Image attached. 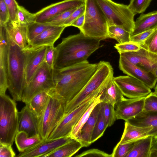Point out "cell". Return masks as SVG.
Returning a JSON list of instances; mask_svg holds the SVG:
<instances>
[{
  "label": "cell",
  "instance_id": "obj_32",
  "mask_svg": "<svg viewBox=\"0 0 157 157\" xmlns=\"http://www.w3.org/2000/svg\"><path fill=\"white\" fill-rule=\"evenodd\" d=\"M108 127L103 114V104L101 106L92 135L91 143H93L103 135L106 129Z\"/></svg>",
  "mask_w": 157,
  "mask_h": 157
},
{
  "label": "cell",
  "instance_id": "obj_50",
  "mask_svg": "<svg viewBox=\"0 0 157 157\" xmlns=\"http://www.w3.org/2000/svg\"><path fill=\"white\" fill-rule=\"evenodd\" d=\"M149 157H157V140L153 137Z\"/></svg>",
  "mask_w": 157,
  "mask_h": 157
},
{
  "label": "cell",
  "instance_id": "obj_53",
  "mask_svg": "<svg viewBox=\"0 0 157 157\" xmlns=\"http://www.w3.org/2000/svg\"><path fill=\"white\" fill-rule=\"evenodd\" d=\"M154 137L155 138V139L156 140H157V136H156L155 137Z\"/></svg>",
  "mask_w": 157,
  "mask_h": 157
},
{
  "label": "cell",
  "instance_id": "obj_47",
  "mask_svg": "<svg viewBox=\"0 0 157 157\" xmlns=\"http://www.w3.org/2000/svg\"><path fill=\"white\" fill-rule=\"evenodd\" d=\"M55 47L54 45L47 46L44 61L52 69L55 58Z\"/></svg>",
  "mask_w": 157,
  "mask_h": 157
},
{
  "label": "cell",
  "instance_id": "obj_9",
  "mask_svg": "<svg viewBox=\"0 0 157 157\" xmlns=\"http://www.w3.org/2000/svg\"><path fill=\"white\" fill-rule=\"evenodd\" d=\"M53 69L44 61L40 67L24 90L21 101L25 104L36 94L50 91L55 86Z\"/></svg>",
  "mask_w": 157,
  "mask_h": 157
},
{
  "label": "cell",
  "instance_id": "obj_22",
  "mask_svg": "<svg viewBox=\"0 0 157 157\" xmlns=\"http://www.w3.org/2000/svg\"><path fill=\"white\" fill-rule=\"evenodd\" d=\"M131 124L139 127H152L148 136H157V112L143 110L135 117L127 121Z\"/></svg>",
  "mask_w": 157,
  "mask_h": 157
},
{
  "label": "cell",
  "instance_id": "obj_23",
  "mask_svg": "<svg viewBox=\"0 0 157 157\" xmlns=\"http://www.w3.org/2000/svg\"><path fill=\"white\" fill-rule=\"evenodd\" d=\"M152 129V127L137 126L125 121L123 133L118 143L123 144L148 136V133Z\"/></svg>",
  "mask_w": 157,
  "mask_h": 157
},
{
  "label": "cell",
  "instance_id": "obj_42",
  "mask_svg": "<svg viewBox=\"0 0 157 157\" xmlns=\"http://www.w3.org/2000/svg\"><path fill=\"white\" fill-rule=\"evenodd\" d=\"M75 157H112V155L98 149L93 148L86 151Z\"/></svg>",
  "mask_w": 157,
  "mask_h": 157
},
{
  "label": "cell",
  "instance_id": "obj_36",
  "mask_svg": "<svg viewBox=\"0 0 157 157\" xmlns=\"http://www.w3.org/2000/svg\"><path fill=\"white\" fill-rule=\"evenodd\" d=\"M152 0H130L128 5L129 9L135 15L144 13Z\"/></svg>",
  "mask_w": 157,
  "mask_h": 157
},
{
  "label": "cell",
  "instance_id": "obj_27",
  "mask_svg": "<svg viewBox=\"0 0 157 157\" xmlns=\"http://www.w3.org/2000/svg\"><path fill=\"white\" fill-rule=\"evenodd\" d=\"M49 92L43 91L36 94L26 104L38 119L41 116L46 106L50 96Z\"/></svg>",
  "mask_w": 157,
  "mask_h": 157
},
{
  "label": "cell",
  "instance_id": "obj_46",
  "mask_svg": "<svg viewBox=\"0 0 157 157\" xmlns=\"http://www.w3.org/2000/svg\"><path fill=\"white\" fill-rule=\"evenodd\" d=\"M155 29L146 31L134 35H131L130 41L141 44L146 40Z\"/></svg>",
  "mask_w": 157,
  "mask_h": 157
},
{
  "label": "cell",
  "instance_id": "obj_11",
  "mask_svg": "<svg viewBox=\"0 0 157 157\" xmlns=\"http://www.w3.org/2000/svg\"><path fill=\"white\" fill-rule=\"evenodd\" d=\"M113 80L123 95L128 98L146 97L151 92V89L143 82L128 75L113 77Z\"/></svg>",
  "mask_w": 157,
  "mask_h": 157
},
{
  "label": "cell",
  "instance_id": "obj_7",
  "mask_svg": "<svg viewBox=\"0 0 157 157\" xmlns=\"http://www.w3.org/2000/svg\"><path fill=\"white\" fill-rule=\"evenodd\" d=\"M96 1L106 18L108 26L120 27L131 34L135 25V15L128 5L117 3L112 0Z\"/></svg>",
  "mask_w": 157,
  "mask_h": 157
},
{
  "label": "cell",
  "instance_id": "obj_14",
  "mask_svg": "<svg viewBox=\"0 0 157 157\" xmlns=\"http://www.w3.org/2000/svg\"><path fill=\"white\" fill-rule=\"evenodd\" d=\"M119 68L124 73L143 82L150 89L154 88L157 79L151 72L141 66L134 64L120 56Z\"/></svg>",
  "mask_w": 157,
  "mask_h": 157
},
{
  "label": "cell",
  "instance_id": "obj_29",
  "mask_svg": "<svg viewBox=\"0 0 157 157\" xmlns=\"http://www.w3.org/2000/svg\"><path fill=\"white\" fill-rule=\"evenodd\" d=\"M83 147L80 141L75 139L45 155L43 157H70Z\"/></svg>",
  "mask_w": 157,
  "mask_h": 157
},
{
  "label": "cell",
  "instance_id": "obj_6",
  "mask_svg": "<svg viewBox=\"0 0 157 157\" xmlns=\"http://www.w3.org/2000/svg\"><path fill=\"white\" fill-rule=\"evenodd\" d=\"M85 20L79 29L86 36L103 40L108 38L107 22L96 0H84Z\"/></svg>",
  "mask_w": 157,
  "mask_h": 157
},
{
  "label": "cell",
  "instance_id": "obj_44",
  "mask_svg": "<svg viewBox=\"0 0 157 157\" xmlns=\"http://www.w3.org/2000/svg\"><path fill=\"white\" fill-rule=\"evenodd\" d=\"M4 0L8 10L10 20L12 21H15L19 5L16 0Z\"/></svg>",
  "mask_w": 157,
  "mask_h": 157
},
{
  "label": "cell",
  "instance_id": "obj_45",
  "mask_svg": "<svg viewBox=\"0 0 157 157\" xmlns=\"http://www.w3.org/2000/svg\"><path fill=\"white\" fill-rule=\"evenodd\" d=\"M10 21L7 7L4 0H0V25H6Z\"/></svg>",
  "mask_w": 157,
  "mask_h": 157
},
{
  "label": "cell",
  "instance_id": "obj_12",
  "mask_svg": "<svg viewBox=\"0 0 157 157\" xmlns=\"http://www.w3.org/2000/svg\"><path fill=\"white\" fill-rule=\"evenodd\" d=\"M84 3V0H63L52 4L35 13V21L45 23L60 13L71 9L78 8Z\"/></svg>",
  "mask_w": 157,
  "mask_h": 157
},
{
  "label": "cell",
  "instance_id": "obj_2",
  "mask_svg": "<svg viewBox=\"0 0 157 157\" xmlns=\"http://www.w3.org/2000/svg\"><path fill=\"white\" fill-rule=\"evenodd\" d=\"M99 39L81 32L63 38L55 47L53 69L60 70L87 60L101 47Z\"/></svg>",
  "mask_w": 157,
  "mask_h": 157
},
{
  "label": "cell",
  "instance_id": "obj_43",
  "mask_svg": "<svg viewBox=\"0 0 157 157\" xmlns=\"http://www.w3.org/2000/svg\"><path fill=\"white\" fill-rule=\"evenodd\" d=\"M85 3L77 8L70 16L64 21L63 26L66 27L70 26L71 24L75 20L80 17L85 13Z\"/></svg>",
  "mask_w": 157,
  "mask_h": 157
},
{
  "label": "cell",
  "instance_id": "obj_13",
  "mask_svg": "<svg viewBox=\"0 0 157 157\" xmlns=\"http://www.w3.org/2000/svg\"><path fill=\"white\" fill-rule=\"evenodd\" d=\"M47 48V46L34 48L28 45L23 49L25 57V87L44 62Z\"/></svg>",
  "mask_w": 157,
  "mask_h": 157
},
{
  "label": "cell",
  "instance_id": "obj_3",
  "mask_svg": "<svg viewBox=\"0 0 157 157\" xmlns=\"http://www.w3.org/2000/svg\"><path fill=\"white\" fill-rule=\"evenodd\" d=\"M8 89L13 99L15 101H20L25 85V55L23 49L15 44L8 34Z\"/></svg>",
  "mask_w": 157,
  "mask_h": 157
},
{
  "label": "cell",
  "instance_id": "obj_37",
  "mask_svg": "<svg viewBox=\"0 0 157 157\" xmlns=\"http://www.w3.org/2000/svg\"><path fill=\"white\" fill-rule=\"evenodd\" d=\"M140 45V47L157 55V28L146 40Z\"/></svg>",
  "mask_w": 157,
  "mask_h": 157
},
{
  "label": "cell",
  "instance_id": "obj_33",
  "mask_svg": "<svg viewBox=\"0 0 157 157\" xmlns=\"http://www.w3.org/2000/svg\"><path fill=\"white\" fill-rule=\"evenodd\" d=\"M51 26L46 23H40L35 21L27 26V38L28 44L43 31Z\"/></svg>",
  "mask_w": 157,
  "mask_h": 157
},
{
  "label": "cell",
  "instance_id": "obj_15",
  "mask_svg": "<svg viewBox=\"0 0 157 157\" xmlns=\"http://www.w3.org/2000/svg\"><path fill=\"white\" fill-rule=\"evenodd\" d=\"M145 97L129 98L123 97L115 106L117 120L127 121L141 113L144 110Z\"/></svg>",
  "mask_w": 157,
  "mask_h": 157
},
{
  "label": "cell",
  "instance_id": "obj_38",
  "mask_svg": "<svg viewBox=\"0 0 157 157\" xmlns=\"http://www.w3.org/2000/svg\"><path fill=\"white\" fill-rule=\"evenodd\" d=\"M102 103L105 121L108 127L111 126L117 120L115 107L108 103Z\"/></svg>",
  "mask_w": 157,
  "mask_h": 157
},
{
  "label": "cell",
  "instance_id": "obj_31",
  "mask_svg": "<svg viewBox=\"0 0 157 157\" xmlns=\"http://www.w3.org/2000/svg\"><path fill=\"white\" fill-rule=\"evenodd\" d=\"M108 34L109 38L115 39L118 43L130 41V33L119 26L114 25L109 26Z\"/></svg>",
  "mask_w": 157,
  "mask_h": 157
},
{
  "label": "cell",
  "instance_id": "obj_49",
  "mask_svg": "<svg viewBox=\"0 0 157 157\" xmlns=\"http://www.w3.org/2000/svg\"><path fill=\"white\" fill-rule=\"evenodd\" d=\"M85 20V14L78 18L74 21L71 25L70 26H73L78 28L79 29H81L83 26Z\"/></svg>",
  "mask_w": 157,
  "mask_h": 157
},
{
  "label": "cell",
  "instance_id": "obj_8",
  "mask_svg": "<svg viewBox=\"0 0 157 157\" xmlns=\"http://www.w3.org/2000/svg\"><path fill=\"white\" fill-rule=\"evenodd\" d=\"M65 106L61 100L50 95L45 108L39 119V135L44 142L47 140L65 115Z\"/></svg>",
  "mask_w": 157,
  "mask_h": 157
},
{
  "label": "cell",
  "instance_id": "obj_48",
  "mask_svg": "<svg viewBox=\"0 0 157 157\" xmlns=\"http://www.w3.org/2000/svg\"><path fill=\"white\" fill-rule=\"evenodd\" d=\"M12 145L0 143V157H14L16 154L12 147Z\"/></svg>",
  "mask_w": 157,
  "mask_h": 157
},
{
  "label": "cell",
  "instance_id": "obj_51",
  "mask_svg": "<svg viewBox=\"0 0 157 157\" xmlns=\"http://www.w3.org/2000/svg\"><path fill=\"white\" fill-rule=\"evenodd\" d=\"M152 72L154 74L157 79V66L153 69Z\"/></svg>",
  "mask_w": 157,
  "mask_h": 157
},
{
  "label": "cell",
  "instance_id": "obj_21",
  "mask_svg": "<svg viewBox=\"0 0 157 157\" xmlns=\"http://www.w3.org/2000/svg\"><path fill=\"white\" fill-rule=\"evenodd\" d=\"M5 25L7 34L12 40L21 48H25L28 44L27 26L16 21L10 20Z\"/></svg>",
  "mask_w": 157,
  "mask_h": 157
},
{
  "label": "cell",
  "instance_id": "obj_20",
  "mask_svg": "<svg viewBox=\"0 0 157 157\" xmlns=\"http://www.w3.org/2000/svg\"><path fill=\"white\" fill-rule=\"evenodd\" d=\"M101 106V102H100L95 106L87 120L81 129L77 140L81 142L83 147H87L91 144L92 133Z\"/></svg>",
  "mask_w": 157,
  "mask_h": 157
},
{
  "label": "cell",
  "instance_id": "obj_39",
  "mask_svg": "<svg viewBox=\"0 0 157 157\" xmlns=\"http://www.w3.org/2000/svg\"><path fill=\"white\" fill-rule=\"evenodd\" d=\"M77 8H73L64 11L50 19L45 23L52 26H63L64 21Z\"/></svg>",
  "mask_w": 157,
  "mask_h": 157
},
{
  "label": "cell",
  "instance_id": "obj_1",
  "mask_svg": "<svg viewBox=\"0 0 157 157\" xmlns=\"http://www.w3.org/2000/svg\"><path fill=\"white\" fill-rule=\"evenodd\" d=\"M98 66V63L86 60L61 70L53 69L55 86L50 91V95L61 100L66 106L83 88Z\"/></svg>",
  "mask_w": 157,
  "mask_h": 157
},
{
  "label": "cell",
  "instance_id": "obj_28",
  "mask_svg": "<svg viewBox=\"0 0 157 157\" xmlns=\"http://www.w3.org/2000/svg\"><path fill=\"white\" fill-rule=\"evenodd\" d=\"M153 138L147 136L137 140L126 157H149Z\"/></svg>",
  "mask_w": 157,
  "mask_h": 157
},
{
  "label": "cell",
  "instance_id": "obj_4",
  "mask_svg": "<svg viewBox=\"0 0 157 157\" xmlns=\"http://www.w3.org/2000/svg\"><path fill=\"white\" fill-rule=\"evenodd\" d=\"M113 69L108 62L101 61L97 69L78 94L66 105L65 115L71 112L88 99L98 96L113 78Z\"/></svg>",
  "mask_w": 157,
  "mask_h": 157
},
{
  "label": "cell",
  "instance_id": "obj_40",
  "mask_svg": "<svg viewBox=\"0 0 157 157\" xmlns=\"http://www.w3.org/2000/svg\"><path fill=\"white\" fill-rule=\"evenodd\" d=\"M114 47L119 54L127 52H137L141 48L139 44L131 41L122 43L116 44Z\"/></svg>",
  "mask_w": 157,
  "mask_h": 157
},
{
  "label": "cell",
  "instance_id": "obj_52",
  "mask_svg": "<svg viewBox=\"0 0 157 157\" xmlns=\"http://www.w3.org/2000/svg\"><path fill=\"white\" fill-rule=\"evenodd\" d=\"M154 93L156 96H157V84H156L154 87Z\"/></svg>",
  "mask_w": 157,
  "mask_h": 157
},
{
  "label": "cell",
  "instance_id": "obj_5",
  "mask_svg": "<svg viewBox=\"0 0 157 157\" xmlns=\"http://www.w3.org/2000/svg\"><path fill=\"white\" fill-rule=\"evenodd\" d=\"M18 113L15 101L0 95V143L13 145L18 132Z\"/></svg>",
  "mask_w": 157,
  "mask_h": 157
},
{
  "label": "cell",
  "instance_id": "obj_34",
  "mask_svg": "<svg viewBox=\"0 0 157 157\" xmlns=\"http://www.w3.org/2000/svg\"><path fill=\"white\" fill-rule=\"evenodd\" d=\"M35 13H31L23 6L19 5L15 21L27 26L35 21Z\"/></svg>",
  "mask_w": 157,
  "mask_h": 157
},
{
  "label": "cell",
  "instance_id": "obj_17",
  "mask_svg": "<svg viewBox=\"0 0 157 157\" xmlns=\"http://www.w3.org/2000/svg\"><path fill=\"white\" fill-rule=\"evenodd\" d=\"M75 140L70 136L45 141L32 149L20 152L17 157H43L62 145Z\"/></svg>",
  "mask_w": 157,
  "mask_h": 157
},
{
  "label": "cell",
  "instance_id": "obj_35",
  "mask_svg": "<svg viewBox=\"0 0 157 157\" xmlns=\"http://www.w3.org/2000/svg\"><path fill=\"white\" fill-rule=\"evenodd\" d=\"M137 140L123 144L117 143L111 154L112 157H126Z\"/></svg>",
  "mask_w": 157,
  "mask_h": 157
},
{
  "label": "cell",
  "instance_id": "obj_24",
  "mask_svg": "<svg viewBox=\"0 0 157 157\" xmlns=\"http://www.w3.org/2000/svg\"><path fill=\"white\" fill-rule=\"evenodd\" d=\"M157 28V10L142 14L135 22L133 30L131 35Z\"/></svg>",
  "mask_w": 157,
  "mask_h": 157
},
{
  "label": "cell",
  "instance_id": "obj_10",
  "mask_svg": "<svg viewBox=\"0 0 157 157\" xmlns=\"http://www.w3.org/2000/svg\"><path fill=\"white\" fill-rule=\"evenodd\" d=\"M96 97L88 99L73 111L65 115L46 141L69 136L82 115Z\"/></svg>",
  "mask_w": 157,
  "mask_h": 157
},
{
  "label": "cell",
  "instance_id": "obj_25",
  "mask_svg": "<svg viewBox=\"0 0 157 157\" xmlns=\"http://www.w3.org/2000/svg\"><path fill=\"white\" fill-rule=\"evenodd\" d=\"M123 97V94L113 81V78L100 94V99L102 102L108 103L115 107Z\"/></svg>",
  "mask_w": 157,
  "mask_h": 157
},
{
  "label": "cell",
  "instance_id": "obj_19",
  "mask_svg": "<svg viewBox=\"0 0 157 157\" xmlns=\"http://www.w3.org/2000/svg\"><path fill=\"white\" fill-rule=\"evenodd\" d=\"M66 27L64 26H52L32 40L28 45L34 48L53 46Z\"/></svg>",
  "mask_w": 157,
  "mask_h": 157
},
{
  "label": "cell",
  "instance_id": "obj_18",
  "mask_svg": "<svg viewBox=\"0 0 157 157\" xmlns=\"http://www.w3.org/2000/svg\"><path fill=\"white\" fill-rule=\"evenodd\" d=\"M25 105L18 113V132L24 131L29 137L39 135V119Z\"/></svg>",
  "mask_w": 157,
  "mask_h": 157
},
{
  "label": "cell",
  "instance_id": "obj_26",
  "mask_svg": "<svg viewBox=\"0 0 157 157\" xmlns=\"http://www.w3.org/2000/svg\"><path fill=\"white\" fill-rule=\"evenodd\" d=\"M14 141L20 152L34 148L44 142L39 135L29 137L26 132L23 131L17 132Z\"/></svg>",
  "mask_w": 157,
  "mask_h": 157
},
{
  "label": "cell",
  "instance_id": "obj_41",
  "mask_svg": "<svg viewBox=\"0 0 157 157\" xmlns=\"http://www.w3.org/2000/svg\"><path fill=\"white\" fill-rule=\"evenodd\" d=\"M144 110L157 112V96L151 92L145 97Z\"/></svg>",
  "mask_w": 157,
  "mask_h": 157
},
{
  "label": "cell",
  "instance_id": "obj_30",
  "mask_svg": "<svg viewBox=\"0 0 157 157\" xmlns=\"http://www.w3.org/2000/svg\"><path fill=\"white\" fill-rule=\"evenodd\" d=\"M100 94L94 98L91 104L74 127L69 136L75 139H77L81 128L87 120L93 109L97 104L101 102L100 99Z\"/></svg>",
  "mask_w": 157,
  "mask_h": 157
},
{
  "label": "cell",
  "instance_id": "obj_16",
  "mask_svg": "<svg viewBox=\"0 0 157 157\" xmlns=\"http://www.w3.org/2000/svg\"><path fill=\"white\" fill-rule=\"evenodd\" d=\"M8 41L5 25H0V95L8 88L7 78Z\"/></svg>",
  "mask_w": 157,
  "mask_h": 157
}]
</instances>
